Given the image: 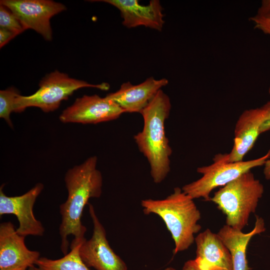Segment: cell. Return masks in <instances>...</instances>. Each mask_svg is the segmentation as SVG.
Here are the masks:
<instances>
[{
	"instance_id": "5b68a950",
	"label": "cell",
	"mask_w": 270,
	"mask_h": 270,
	"mask_svg": "<svg viewBox=\"0 0 270 270\" xmlns=\"http://www.w3.org/2000/svg\"><path fill=\"white\" fill-rule=\"evenodd\" d=\"M110 87L106 82L92 84L70 78L56 70L42 79L39 88L34 94L28 96L18 94L15 99L14 112H22L28 107L38 108L44 112H53L59 108L62 100H67L80 88H93L108 90Z\"/></svg>"
},
{
	"instance_id": "ffe728a7",
	"label": "cell",
	"mask_w": 270,
	"mask_h": 270,
	"mask_svg": "<svg viewBox=\"0 0 270 270\" xmlns=\"http://www.w3.org/2000/svg\"><path fill=\"white\" fill-rule=\"evenodd\" d=\"M250 20L253 23L255 28L270 36V18L256 14L250 18Z\"/></svg>"
},
{
	"instance_id": "5bb4252c",
	"label": "cell",
	"mask_w": 270,
	"mask_h": 270,
	"mask_svg": "<svg viewBox=\"0 0 270 270\" xmlns=\"http://www.w3.org/2000/svg\"><path fill=\"white\" fill-rule=\"evenodd\" d=\"M168 83L166 78L156 80L150 77L142 82L133 85L124 82L118 90L106 95L124 112H139L148 105L158 92Z\"/></svg>"
},
{
	"instance_id": "52a82bcc",
	"label": "cell",
	"mask_w": 270,
	"mask_h": 270,
	"mask_svg": "<svg viewBox=\"0 0 270 270\" xmlns=\"http://www.w3.org/2000/svg\"><path fill=\"white\" fill-rule=\"evenodd\" d=\"M88 205L93 231L91 238L86 240L80 247L82 260L88 267L96 270H127L126 264L110 246L105 228L94 206L90 204Z\"/></svg>"
},
{
	"instance_id": "484cf974",
	"label": "cell",
	"mask_w": 270,
	"mask_h": 270,
	"mask_svg": "<svg viewBox=\"0 0 270 270\" xmlns=\"http://www.w3.org/2000/svg\"><path fill=\"white\" fill-rule=\"evenodd\" d=\"M28 270H38V268L36 266H33L28 268Z\"/></svg>"
},
{
	"instance_id": "8992f818",
	"label": "cell",
	"mask_w": 270,
	"mask_h": 270,
	"mask_svg": "<svg viewBox=\"0 0 270 270\" xmlns=\"http://www.w3.org/2000/svg\"><path fill=\"white\" fill-rule=\"evenodd\" d=\"M270 158V149L262 157L238 162H228L224 154H218L212 164L197 168V172L202 174L200 178L186 184L182 189L194 200L203 198L210 201V194L214 189L226 186L254 168L264 166Z\"/></svg>"
},
{
	"instance_id": "9c48e42d",
	"label": "cell",
	"mask_w": 270,
	"mask_h": 270,
	"mask_svg": "<svg viewBox=\"0 0 270 270\" xmlns=\"http://www.w3.org/2000/svg\"><path fill=\"white\" fill-rule=\"evenodd\" d=\"M4 186V184L0 187V216L14 215L18 222L16 232L22 236H43L44 226L36 218L33 208L36 198L44 189V184L38 182L24 194L14 196H6L3 191Z\"/></svg>"
},
{
	"instance_id": "3957f363",
	"label": "cell",
	"mask_w": 270,
	"mask_h": 270,
	"mask_svg": "<svg viewBox=\"0 0 270 270\" xmlns=\"http://www.w3.org/2000/svg\"><path fill=\"white\" fill-rule=\"evenodd\" d=\"M146 214H155L164 221L174 242V254L188 249L194 242V234L202 228L201 214L194 199L179 187L162 200H141Z\"/></svg>"
},
{
	"instance_id": "8fae6325",
	"label": "cell",
	"mask_w": 270,
	"mask_h": 270,
	"mask_svg": "<svg viewBox=\"0 0 270 270\" xmlns=\"http://www.w3.org/2000/svg\"><path fill=\"white\" fill-rule=\"evenodd\" d=\"M24 236L19 234L11 222L0 224V270H28L36 266L40 253L29 250Z\"/></svg>"
},
{
	"instance_id": "9a60e30c",
	"label": "cell",
	"mask_w": 270,
	"mask_h": 270,
	"mask_svg": "<svg viewBox=\"0 0 270 270\" xmlns=\"http://www.w3.org/2000/svg\"><path fill=\"white\" fill-rule=\"evenodd\" d=\"M196 257L200 270H233L231 254L218 234L207 228L196 238Z\"/></svg>"
},
{
	"instance_id": "7c38bea8",
	"label": "cell",
	"mask_w": 270,
	"mask_h": 270,
	"mask_svg": "<svg viewBox=\"0 0 270 270\" xmlns=\"http://www.w3.org/2000/svg\"><path fill=\"white\" fill-rule=\"evenodd\" d=\"M266 117V111L262 106L245 110L241 114L235 126L233 147L230 153L224 154L226 161H243L260 134V127Z\"/></svg>"
},
{
	"instance_id": "cb8c5ba5",
	"label": "cell",
	"mask_w": 270,
	"mask_h": 270,
	"mask_svg": "<svg viewBox=\"0 0 270 270\" xmlns=\"http://www.w3.org/2000/svg\"><path fill=\"white\" fill-rule=\"evenodd\" d=\"M182 270H200L194 260H190L186 261L183 267Z\"/></svg>"
},
{
	"instance_id": "ba28073f",
	"label": "cell",
	"mask_w": 270,
	"mask_h": 270,
	"mask_svg": "<svg viewBox=\"0 0 270 270\" xmlns=\"http://www.w3.org/2000/svg\"><path fill=\"white\" fill-rule=\"evenodd\" d=\"M0 4L14 13L25 30L32 29L48 41L52 39L50 18L66 10L62 4L51 0H1Z\"/></svg>"
},
{
	"instance_id": "f1b7e54d",
	"label": "cell",
	"mask_w": 270,
	"mask_h": 270,
	"mask_svg": "<svg viewBox=\"0 0 270 270\" xmlns=\"http://www.w3.org/2000/svg\"></svg>"
},
{
	"instance_id": "d4e9b609",
	"label": "cell",
	"mask_w": 270,
	"mask_h": 270,
	"mask_svg": "<svg viewBox=\"0 0 270 270\" xmlns=\"http://www.w3.org/2000/svg\"><path fill=\"white\" fill-rule=\"evenodd\" d=\"M264 174L266 180H270V158H268L264 165Z\"/></svg>"
},
{
	"instance_id": "ac0fdd59",
	"label": "cell",
	"mask_w": 270,
	"mask_h": 270,
	"mask_svg": "<svg viewBox=\"0 0 270 270\" xmlns=\"http://www.w3.org/2000/svg\"><path fill=\"white\" fill-rule=\"evenodd\" d=\"M20 94L18 90L13 86L0 91V118L4 119L11 128L13 125L10 114L14 111L15 99Z\"/></svg>"
},
{
	"instance_id": "e0dca14e",
	"label": "cell",
	"mask_w": 270,
	"mask_h": 270,
	"mask_svg": "<svg viewBox=\"0 0 270 270\" xmlns=\"http://www.w3.org/2000/svg\"><path fill=\"white\" fill-rule=\"evenodd\" d=\"M81 244L70 248V251L60 258L54 260L40 257L36 266L38 270H90L80 256Z\"/></svg>"
},
{
	"instance_id": "44dd1931",
	"label": "cell",
	"mask_w": 270,
	"mask_h": 270,
	"mask_svg": "<svg viewBox=\"0 0 270 270\" xmlns=\"http://www.w3.org/2000/svg\"><path fill=\"white\" fill-rule=\"evenodd\" d=\"M262 107L266 112L265 120L260 127V134H262L270 130V101L268 102Z\"/></svg>"
},
{
	"instance_id": "30bf717a",
	"label": "cell",
	"mask_w": 270,
	"mask_h": 270,
	"mask_svg": "<svg viewBox=\"0 0 270 270\" xmlns=\"http://www.w3.org/2000/svg\"><path fill=\"white\" fill-rule=\"evenodd\" d=\"M124 112L106 96L84 95L64 110L59 119L62 123L96 124L116 120Z\"/></svg>"
},
{
	"instance_id": "7402d4cb",
	"label": "cell",
	"mask_w": 270,
	"mask_h": 270,
	"mask_svg": "<svg viewBox=\"0 0 270 270\" xmlns=\"http://www.w3.org/2000/svg\"><path fill=\"white\" fill-rule=\"evenodd\" d=\"M18 34L9 30L0 28V47L2 48Z\"/></svg>"
},
{
	"instance_id": "2e32d148",
	"label": "cell",
	"mask_w": 270,
	"mask_h": 270,
	"mask_svg": "<svg viewBox=\"0 0 270 270\" xmlns=\"http://www.w3.org/2000/svg\"><path fill=\"white\" fill-rule=\"evenodd\" d=\"M256 219L254 226L249 232L225 224L217 234L231 254L233 270H251L246 258L248 243L254 236L266 230L264 220L257 215Z\"/></svg>"
},
{
	"instance_id": "7a4b0ae2",
	"label": "cell",
	"mask_w": 270,
	"mask_h": 270,
	"mask_svg": "<svg viewBox=\"0 0 270 270\" xmlns=\"http://www.w3.org/2000/svg\"><path fill=\"white\" fill-rule=\"evenodd\" d=\"M171 108L169 96L160 90L140 112L143 128L134 136L140 152L148 162L151 177L156 184L163 182L170 170L172 149L166 134L164 124Z\"/></svg>"
},
{
	"instance_id": "603a6c76",
	"label": "cell",
	"mask_w": 270,
	"mask_h": 270,
	"mask_svg": "<svg viewBox=\"0 0 270 270\" xmlns=\"http://www.w3.org/2000/svg\"><path fill=\"white\" fill-rule=\"evenodd\" d=\"M256 14L262 16L270 18V0H263L262 1Z\"/></svg>"
},
{
	"instance_id": "d6986e66",
	"label": "cell",
	"mask_w": 270,
	"mask_h": 270,
	"mask_svg": "<svg viewBox=\"0 0 270 270\" xmlns=\"http://www.w3.org/2000/svg\"><path fill=\"white\" fill-rule=\"evenodd\" d=\"M0 27L12 31L18 35L25 30L14 13L2 4H0Z\"/></svg>"
},
{
	"instance_id": "83f0119b",
	"label": "cell",
	"mask_w": 270,
	"mask_h": 270,
	"mask_svg": "<svg viewBox=\"0 0 270 270\" xmlns=\"http://www.w3.org/2000/svg\"><path fill=\"white\" fill-rule=\"evenodd\" d=\"M268 93H269V94L270 95V86L269 89H268Z\"/></svg>"
},
{
	"instance_id": "4316f807",
	"label": "cell",
	"mask_w": 270,
	"mask_h": 270,
	"mask_svg": "<svg viewBox=\"0 0 270 270\" xmlns=\"http://www.w3.org/2000/svg\"><path fill=\"white\" fill-rule=\"evenodd\" d=\"M162 270H176L175 268H172V267H168Z\"/></svg>"
},
{
	"instance_id": "4fadbf2b",
	"label": "cell",
	"mask_w": 270,
	"mask_h": 270,
	"mask_svg": "<svg viewBox=\"0 0 270 270\" xmlns=\"http://www.w3.org/2000/svg\"><path fill=\"white\" fill-rule=\"evenodd\" d=\"M116 8L122 18V24L128 28L144 26L161 31L164 20L162 8L158 0H152L148 4L141 5L138 0H100Z\"/></svg>"
},
{
	"instance_id": "277c9868",
	"label": "cell",
	"mask_w": 270,
	"mask_h": 270,
	"mask_svg": "<svg viewBox=\"0 0 270 270\" xmlns=\"http://www.w3.org/2000/svg\"><path fill=\"white\" fill-rule=\"evenodd\" d=\"M264 192V186L250 170L220 188L210 201L226 215V225L242 230Z\"/></svg>"
},
{
	"instance_id": "6da1fadb",
	"label": "cell",
	"mask_w": 270,
	"mask_h": 270,
	"mask_svg": "<svg viewBox=\"0 0 270 270\" xmlns=\"http://www.w3.org/2000/svg\"><path fill=\"white\" fill-rule=\"evenodd\" d=\"M97 162L96 156H90L68 170L64 176L68 197L60 206L61 222L59 226L60 248L64 255L68 252L69 236L74 237L70 248L86 240V228L81 220L84 209L90 198H98L102 193V176L96 168Z\"/></svg>"
}]
</instances>
